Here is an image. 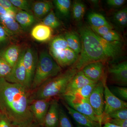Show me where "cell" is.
Returning <instances> with one entry per match:
<instances>
[{
  "instance_id": "1",
  "label": "cell",
  "mask_w": 127,
  "mask_h": 127,
  "mask_svg": "<svg viewBox=\"0 0 127 127\" xmlns=\"http://www.w3.org/2000/svg\"><path fill=\"white\" fill-rule=\"evenodd\" d=\"M79 33L81 51L77 61L72 66L78 71L87 64L94 62H112L123 55L124 46L122 41L106 40L87 26L81 27Z\"/></svg>"
},
{
  "instance_id": "2",
  "label": "cell",
  "mask_w": 127,
  "mask_h": 127,
  "mask_svg": "<svg viewBox=\"0 0 127 127\" xmlns=\"http://www.w3.org/2000/svg\"><path fill=\"white\" fill-rule=\"evenodd\" d=\"M30 90L24 85L0 78V113L13 125L31 122L33 120L30 109Z\"/></svg>"
},
{
  "instance_id": "3",
  "label": "cell",
  "mask_w": 127,
  "mask_h": 127,
  "mask_svg": "<svg viewBox=\"0 0 127 127\" xmlns=\"http://www.w3.org/2000/svg\"><path fill=\"white\" fill-rule=\"evenodd\" d=\"M78 71L72 66L64 72L47 80L31 92V102L39 99L58 98L63 95L68 83Z\"/></svg>"
},
{
  "instance_id": "4",
  "label": "cell",
  "mask_w": 127,
  "mask_h": 127,
  "mask_svg": "<svg viewBox=\"0 0 127 127\" xmlns=\"http://www.w3.org/2000/svg\"><path fill=\"white\" fill-rule=\"evenodd\" d=\"M61 67L47 51L40 53L30 92L38 88L47 80L62 72Z\"/></svg>"
},
{
  "instance_id": "5",
  "label": "cell",
  "mask_w": 127,
  "mask_h": 127,
  "mask_svg": "<svg viewBox=\"0 0 127 127\" xmlns=\"http://www.w3.org/2000/svg\"><path fill=\"white\" fill-rule=\"evenodd\" d=\"M59 98L63 100L69 106L98 123V120L89 102L86 99L74 94L63 95Z\"/></svg>"
},
{
  "instance_id": "6",
  "label": "cell",
  "mask_w": 127,
  "mask_h": 127,
  "mask_svg": "<svg viewBox=\"0 0 127 127\" xmlns=\"http://www.w3.org/2000/svg\"><path fill=\"white\" fill-rule=\"evenodd\" d=\"M106 77L98 82L88 98V101L94 113L98 120V123L102 126L103 118L104 108V83Z\"/></svg>"
},
{
  "instance_id": "7",
  "label": "cell",
  "mask_w": 127,
  "mask_h": 127,
  "mask_svg": "<svg viewBox=\"0 0 127 127\" xmlns=\"http://www.w3.org/2000/svg\"><path fill=\"white\" fill-rule=\"evenodd\" d=\"M37 53L33 48L26 50L23 57V62L26 72V87L30 91L34 78L38 61Z\"/></svg>"
},
{
  "instance_id": "8",
  "label": "cell",
  "mask_w": 127,
  "mask_h": 127,
  "mask_svg": "<svg viewBox=\"0 0 127 127\" xmlns=\"http://www.w3.org/2000/svg\"><path fill=\"white\" fill-rule=\"evenodd\" d=\"M104 87L105 106L103 118V125L105 123V119L109 114L116 110L127 108L126 102L120 100L111 92L107 86L106 80L104 82Z\"/></svg>"
},
{
  "instance_id": "9",
  "label": "cell",
  "mask_w": 127,
  "mask_h": 127,
  "mask_svg": "<svg viewBox=\"0 0 127 127\" xmlns=\"http://www.w3.org/2000/svg\"><path fill=\"white\" fill-rule=\"evenodd\" d=\"M52 99L34 100L30 103V109L33 120L39 127L43 124Z\"/></svg>"
},
{
  "instance_id": "10",
  "label": "cell",
  "mask_w": 127,
  "mask_h": 127,
  "mask_svg": "<svg viewBox=\"0 0 127 127\" xmlns=\"http://www.w3.org/2000/svg\"><path fill=\"white\" fill-rule=\"evenodd\" d=\"M108 71L110 81L121 87L127 86V62L113 64L109 66Z\"/></svg>"
},
{
  "instance_id": "11",
  "label": "cell",
  "mask_w": 127,
  "mask_h": 127,
  "mask_svg": "<svg viewBox=\"0 0 127 127\" xmlns=\"http://www.w3.org/2000/svg\"><path fill=\"white\" fill-rule=\"evenodd\" d=\"M25 51H21L18 61L12 67L10 73L4 78L9 82L22 84L26 86V72L23 62Z\"/></svg>"
},
{
  "instance_id": "12",
  "label": "cell",
  "mask_w": 127,
  "mask_h": 127,
  "mask_svg": "<svg viewBox=\"0 0 127 127\" xmlns=\"http://www.w3.org/2000/svg\"><path fill=\"white\" fill-rule=\"evenodd\" d=\"M104 69L103 62H96L87 64L81 70L91 81L98 82L106 77L104 76Z\"/></svg>"
},
{
  "instance_id": "13",
  "label": "cell",
  "mask_w": 127,
  "mask_h": 127,
  "mask_svg": "<svg viewBox=\"0 0 127 127\" xmlns=\"http://www.w3.org/2000/svg\"><path fill=\"white\" fill-rule=\"evenodd\" d=\"M58 98H52L42 125L39 127H61L59 118Z\"/></svg>"
},
{
  "instance_id": "14",
  "label": "cell",
  "mask_w": 127,
  "mask_h": 127,
  "mask_svg": "<svg viewBox=\"0 0 127 127\" xmlns=\"http://www.w3.org/2000/svg\"><path fill=\"white\" fill-rule=\"evenodd\" d=\"M79 55L72 50L67 48L52 57L61 68L72 66L77 61Z\"/></svg>"
},
{
  "instance_id": "15",
  "label": "cell",
  "mask_w": 127,
  "mask_h": 127,
  "mask_svg": "<svg viewBox=\"0 0 127 127\" xmlns=\"http://www.w3.org/2000/svg\"><path fill=\"white\" fill-rule=\"evenodd\" d=\"M0 24L10 37L19 35L23 32V30L12 15L0 16Z\"/></svg>"
},
{
  "instance_id": "16",
  "label": "cell",
  "mask_w": 127,
  "mask_h": 127,
  "mask_svg": "<svg viewBox=\"0 0 127 127\" xmlns=\"http://www.w3.org/2000/svg\"><path fill=\"white\" fill-rule=\"evenodd\" d=\"M62 102L68 113L76 122L78 125L86 127H102L99 123L93 121L87 116L79 113L68 106L64 101L62 100Z\"/></svg>"
},
{
  "instance_id": "17",
  "label": "cell",
  "mask_w": 127,
  "mask_h": 127,
  "mask_svg": "<svg viewBox=\"0 0 127 127\" xmlns=\"http://www.w3.org/2000/svg\"><path fill=\"white\" fill-rule=\"evenodd\" d=\"M94 83L97 82L92 81L88 79L82 70L78 71L68 83L63 95L71 93L87 84Z\"/></svg>"
},
{
  "instance_id": "18",
  "label": "cell",
  "mask_w": 127,
  "mask_h": 127,
  "mask_svg": "<svg viewBox=\"0 0 127 127\" xmlns=\"http://www.w3.org/2000/svg\"><path fill=\"white\" fill-rule=\"evenodd\" d=\"M21 51L20 46L11 45L1 51L0 56L4 59L12 67L18 61Z\"/></svg>"
},
{
  "instance_id": "19",
  "label": "cell",
  "mask_w": 127,
  "mask_h": 127,
  "mask_svg": "<svg viewBox=\"0 0 127 127\" xmlns=\"http://www.w3.org/2000/svg\"><path fill=\"white\" fill-rule=\"evenodd\" d=\"M15 19L22 30H29L36 21V18L29 12L19 10L14 16Z\"/></svg>"
},
{
  "instance_id": "20",
  "label": "cell",
  "mask_w": 127,
  "mask_h": 127,
  "mask_svg": "<svg viewBox=\"0 0 127 127\" xmlns=\"http://www.w3.org/2000/svg\"><path fill=\"white\" fill-rule=\"evenodd\" d=\"M52 33V29L41 23L35 25L31 32L33 39L42 42L48 40L51 37Z\"/></svg>"
},
{
  "instance_id": "21",
  "label": "cell",
  "mask_w": 127,
  "mask_h": 127,
  "mask_svg": "<svg viewBox=\"0 0 127 127\" xmlns=\"http://www.w3.org/2000/svg\"><path fill=\"white\" fill-rule=\"evenodd\" d=\"M53 6V4L51 1H37L32 4V10L36 18L41 19L52 10Z\"/></svg>"
},
{
  "instance_id": "22",
  "label": "cell",
  "mask_w": 127,
  "mask_h": 127,
  "mask_svg": "<svg viewBox=\"0 0 127 127\" xmlns=\"http://www.w3.org/2000/svg\"><path fill=\"white\" fill-rule=\"evenodd\" d=\"M68 45V47L79 55L82 49V43L79 34L75 31L66 32L64 35Z\"/></svg>"
},
{
  "instance_id": "23",
  "label": "cell",
  "mask_w": 127,
  "mask_h": 127,
  "mask_svg": "<svg viewBox=\"0 0 127 127\" xmlns=\"http://www.w3.org/2000/svg\"><path fill=\"white\" fill-rule=\"evenodd\" d=\"M67 47L68 45L64 36H58L53 38L50 42L49 47V53L53 57Z\"/></svg>"
},
{
  "instance_id": "24",
  "label": "cell",
  "mask_w": 127,
  "mask_h": 127,
  "mask_svg": "<svg viewBox=\"0 0 127 127\" xmlns=\"http://www.w3.org/2000/svg\"><path fill=\"white\" fill-rule=\"evenodd\" d=\"M53 4L57 13L63 18H67L70 14L71 1L70 0H55Z\"/></svg>"
},
{
  "instance_id": "25",
  "label": "cell",
  "mask_w": 127,
  "mask_h": 127,
  "mask_svg": "<svg viewBox=\"0 0 127 127\" xmlns=\"http://www.w3.org/2000/svg\"><path fill=\"white\" fill-rule=\"evenodd\" d=\"M88 19L91 24V26L93 27H98L104 26H111L104 16L96 12H92L89 13L88 16Z\"/></svg>"
},
{
  "instance_id": "26",
  "label": "cell",
  "mask_w": 127,
  "mask_h": 127,
  "mask_svg": "<svg viewBox=\"0 0 127 127\" xmlns=\"http://www.w3.org/2000/svg\"><path fill=\"white\" fill-rule=\"evenodd\" d=\"M86 10V7L81 1H75L73 3L72 14L74 20L77 21L81 20L84 17Z\"/></svg>"
},
{
  "instance_id": "27",
  "label": "cell",
  "mask_w": 127,
  "mask_h": 127,
  "mask_svg": "<svg viewBox=\"0 0 127 127\" xmlns=\"http://www.w3.org/2000/svg\"><path fill=\"white\" fill-rule=\"evenodd\" d=\"M41 23L51 29H56L61 26V23L52 10L42 19Z\"/></svg>"
},
{
  "instance_id": "28",
  "label": "cell",
  "mask_w": 127,
  "mask_h": 127,
  "mask_svg": "<svg viewBox=\"0 0 127 127\" xmlns=\"http://www.w3.org/2000/svg\"><path fill=\"white\" fill-rule=\"evenodd\" d=\"M114 21L118 26L125 27L127 24V7L115 12L113 16Z\"/></svg>"
},
{
  "instance_id": "29",
  "label": "cell",
  "mask_w": 127,
  "mask_h": 127,
  "mask_svg": "<svg viewBox=\"0 0 127 127\" xmlns=\"http://www.w3.org/2000/svg\"><path fill=\"white\" fill-rule=\"evenodd\" d=\"M97 83H94L87 84L86 86L82 87L81 88L79 89L76 91L72 92L68 94H77L84 98L88 99L89 96L91 95V94L92 93V92L93 91L95 86L96 85Z\"/></svg>"
},
{
  "instance_id": "30",
  "label": "cell",
  "mask_w": 127,
  "mask_h": 127,
  "mask_svg": "<svg viewBox=\"0 0 127 127\" xmlns=\"http://www.w3.org/2000/svg\"><path fill=\"white\" fill-rule=\"evenodd\" d=\"M109 89L111 92L119 99L125 102L127 101V87L113 86L110 87Z\"/></svg>"
},
{
  "instance_id": "31",
  "label": "cell",
  "mask_w": 127,
  "mask_h": 127,
  "mask_svg": "<svg viewBox=\"0 0 127 127\" xmlns=\"http://www.w3.org/2000/svg\"><path fill=\"white\" fill-rule=\"evenodd\" d=\"M110 119L127 120V108L118 109L109 114L105 119V123L108 122L109 119Z\"/></svg>"
},
{
  "instance_id": "32",
  "label": "cell",
  "mask_w": 127,
  "mask_h": 127,
  "mask_svg": "<svg viewBox=\"0 0 127 127\" xmlns=\"http://www.w3.org/2000/svg\"><path fill=\"white\" fill-rule=\"evenodd\" d=\"M10 1L19 10L29 12L32 10V5L30 1L27 0H10Z\"/></svg>"
},
{
  "instance_id": "33",
  "label": "cell",
  "mask_w": 127,
  "mask_h": 127,
  "mask_svg": "<svg viewBox=\"0 0 127 127\" xmlns=\"http://www.w3.org/2000/svg\"><path fill=\"white\" fill-rule=\"evenodd\" d=\"M59 118L61 127H73L63 107L60 105L59 107Z\"/></svg>"
},
{
  "instance_id": "34",
  "label": "cell",
  "mask_w": 127,
  "mask_h": 127,
  "mask_svg": "<svg viewBox=\"0 0 127 127\" xmlns=\"http://www.w3.org/2000/svg\"><path fill=\"white\" fill-rule=\"evenodd\" d=\"M12 67L0 56V78H5L11 71Z\"/></svg>"
},
{
  "instance_id": "35",
  "label": "cell",
  "mask_w": 127,
  "mask_h": 127,
  "mask_svg": "<svg viewBox=\"0 0 127 127\" xmlns=\"http://www.w3.org/2000/svg\"><path fill=\"white\" fill-rule=\"evenodd\" d=\"M101 36L104 40L109 42L120 41L122 39L120 35L113 30Z\"/></svg>"
},
{
  "instance_id": "36",
  "label": "cell",
  "mask_w": 127,
  "mask_h": 127,
  "mask_svg": "<svg viewBox=\"0 0 127 127\" xmlns=\"http://www.w3.org/2000/svg\"><path fill=\"white\" fill-rule=\"evenodd\" d=\"M0 5L7 11L14 15L19 10L9 0H0Z\"/></svg>"
},
{
  "instance_id": "37",
  "label": "cell",
  "mask_w": 127,
  "mask_h": 127,
  "mask_svg": "<svg viewBox=\"0 0 127 127\" xmlns=\"http://www.w3.org/2000/svg\"><path fill=\"white\" fill-rule=\"evenodd\" d=\"M90 27L94 32L100 36L106 34L111 30H113V27L112 26H104L98 27H94L91 26Z\"/></svg>"
},
{
  "instance_id": "38",
  "label": "cell",
  "mask_w": 127,
  "mask_h": 127,
  "mask_svg": "<svg viewBox=\"0 0 127 127\" xmlns=\"http://www.w3.org/2000/svg\"><path fill=\"white\" fill-rule=\"evenodd\" d=\"M10 37L4 28L0 24V45L7 43Z\"/></svg>"
},
{
  "instance_id": "39",
  "label": "cell",
  "mask_w": 127,
  "mask_h": 127,
  "mask_svg": "<svg viewBox=\"0 0 127 127\" xmlns=\"http://www.w3.org/2000/svg\"><path fill=\"white\" fill-rule=\"evenodd\" d=\"M13 125L9 119L0 113V127H12Z\"/></svg>"
},
{
  "instance_id": "40",
  "label": "cell",
  "mask_w": 127,
  "mask_h": 127,
  "mask_svg": "<svg viewBox=\"0 0 127 127\" xmlns=\"http://www.w3.org/2000/svg\"><path fill=\"white\" fill-rule=\"evenodd\" d=\"M126 1L125 0H107V5L110 7L114 8H118L123 5Z\"/></svg>"
},
{
  "instance_id": "41",
  "label": "cell",
  "mask_w": 127,
  "mask_h": 127,
  "mask_svg": "<svg viewBox=\"0 0 127 127\" xmlns=\"http://www.w3.org/2000/svg\"><path fill=\"white\" fill-rule=\"evenodd\" d=\"M108 122L122 127H127V119L123 120L119 119H110Z\"/></svg>"
},
{
  "instance_id": "42",
  "label": "cell",
  "mask_w": 127,
  "mask_h": 127,
  "mask_svg": "<svg viewBox=\"0 0 127 127\" xmlns=\"http://www.w3.org/2000/svg\"><path fill=\"white\" fill-rule=\"evenodd\" d=\"M12 127H39V125L34 120L23 124L18 125H13Z\"/></svg>"
},
{
  "instance_id": "43",
  "label": "cell",
  "mask_w": 127,
  "mask_h": 127,
  "mask_svg": "<svg viewBox=\"0 0 127 127\" xmlns=\"http://www.w3.org/2000/svg\"><path fill=\"white\" fill-rule=\"evenodd\" d=\"M8 15H12L15 16L10 12L7 11L0 5V16H5Z\"/></svg>"
},
{
  "instance_id": "44",
  "label": "cell",
  "mask_w": 127,
  "mask_h": 127,
  "mask_svg": "<svg viewBox=\"0 0 127 127\" xmlns=\"http://www.w3.org/2000/svg\"><path fill=\"white\" fill-rule=\"evenodd\" d=\"M102 127H122L115 125L111 123L107 122L104 123Z\"/></svg>"
},
{
  "instance_id": "45",
  "label": "cell",
  "mask_w": 127,
  "mask_h": 127,
  "mask_svg": "<svg viewBox=\"0 0 127 127\" xmlns=\"http://www.w3.org/2000/svg\"><path fill=\"white\" fill-rule=\"evenodd\" d=\"M76 127H83V126H80V125H77Z\"/></svg>"
}]
</instances>
